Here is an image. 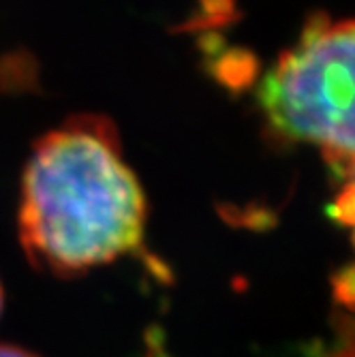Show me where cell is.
Masks as SVG:
<instances>
[{"instance_id":"1","label":"cell","mask_w":355,"mask_h":357,"mask_svg":"<svg viewBox=\"0 0 355 357\" xmlns=\"http://www.w3.org/2000/svg\"><path fill=\"white\" fill-rule=\"evenodd\" d=\"M146 214V195L109 118L73 116L32 146L17 227L37 268L75 276L133 255Z\"/></svg>"},{"instance_id":"2","label":"cell","mask_w":355,"mask_h":357,"mask_svg":"<svg viewBox=\"0 0 355 357\" xmlns=\"http://www.w3.org/2000/svg\"><path fill=\"white\" fill-rule=\"evenodd\" d=\"M355 28L351 20L315 13L259 86V107L272 137L321 152L330 172L351 186Z\"/></svg>"},{"instance_id":"3","label":"cell","mask_w":355,"mask_h":357,"mask_svg":"<svg viewBox=\"0 0 355 357\" xmlns=\"http://www.w3.org/2000/svg\"><path fill=\"white\" fill-rule=\"evenodd\" d=\"M0 357H37V355H32L13 344H0Z\"/></svg>"},{"instance_id":"4","label":"cell","mask_w":355,"mask_h":357,"mask_svg":"<svg viewBox=\"0 0 355 357\" xmlns=\"http://www.w3.org/2000/svg\"><path fill=\"white\" fill-rule=\"evenodd\" d=\"M3 302H5V298H3V287H0V312H3Z\"/></svg>"}]
</instances>
